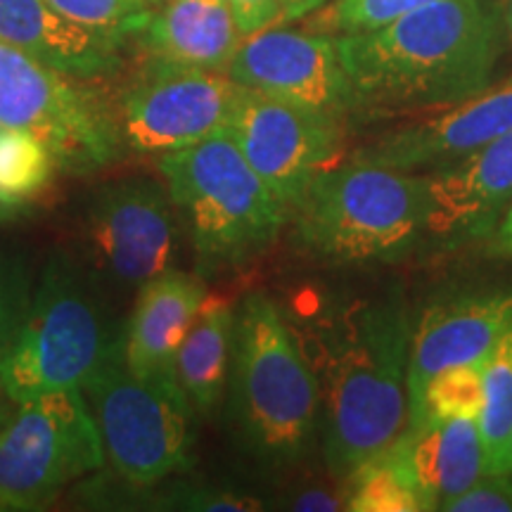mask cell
<instances>
[{
  "label": "cell",
  "mask_w": 512,
  "mask_h": 512,
  "mask_svg": "<svg viewBox=\"0 0 512 512\" xmlns=\"http://www.w3.org/2000/svg\"><path fill=\"white\" fill-rule=\"evenodd\" d=\"M207 290L195 275L164 271L140 285L128 320L121 351L131 373L138 377H174L176 356L192 318Z\"/></svg>",
  "instance_id": "e0dca14e"
},
{
  "label": "cell",
  "mask_w": 512,
  "mask_h": 512,
  "mask_svg": "<svg viewBox=\"0 0 512 512\" xmlns=\"http://www.w3.org/2000/svg\"><path fill=\"white\" fill-rule=\"evenodd\" d=\"M510 325L512 285L453 294L427 306L411 335L406 377L408 425L418 420L427 382L439 370L484 361Z\"/></svg>",
  "instance_id": "9a60e30c"
},
{
  "label": "cell",
  "mask_w": 512,
  "mask_h": 512,
  "mask_svg": "<svg viewBox=\"0 0 512 512\" xmlns=\"http://www.w3.org/2000/svg\"><path fill=\"white\" fill-rule=\"evenodd\" d=\"M57 162L46 143L29 131H0V214L36 202L53 181Z\"/></svg>",
  "instance_id": "cb8c5ba5"
},
{
  "label": "cell",
  "mask_w": 512,
  "mask_h": 512,
  "mask_svg": "<svg viewBox=\"0 0 512 512\" xmlns=\"http://www.w3.org/2000/svg\"><path fill=\"white\" fill-rule=\"evenodd\" d=\"M27 304V283L22 271L15 261L0 256V361L17 335Z\"/></svg>",
  "instance_id": "83f0119b"
},
{
  "label": "cell",
  "mask_w": 512,
  "mask_h": 512,
  "mask_svg": "<svg viewBox=\"0 0 512 512\" xmlns=\"http://www.w3.org/2000/svg\"><path fill=\"white\" fill-rule=\"evenodd\" d=\"M413 323L399 285L332 304L313 330L325 465L344 482L408 425Z\"/></svg>",
  "instance_id": "6da1fadb"
},
{
  "label": "cell",
  "mask_w": 512,
  "mask_h": 512,
  "mask_svg": "<svg viewBox=\"0 0 512 512\" xmlns=\"http://www.w3.org/2000/svg\"><path fill=\"white\" fill-rule=\"evenodd\" d=\"M114 342L91 287L72 261L53 256L0 361V392L12 403H24L62 389H83Z\"/></svg>",
  "instance_id": "8992f818"
},
{
  "label": "cell",
  "mask_w": 512,
  "mask_h": 512,
  "mask_svg": "<svg viewBox=\"0 0 512 512\" xmlns=\"http://www.w3.org/2000/svg\"><path fill=\"white\" fill-rule=\"evenodd\" d=\"M401 444L432 510H444L486 475L477 418H427L406 427Z\"/></svg>",
  "instance_id": "ffe728a7"
},
{
  "label": "cell",
  "mask_w": 512,
  "mask_h": 512,
  "mask_svg": "<svg viewBox=\"0 0 512 512\" xmlns=\"http://www.w3.org/2000/svg\"><path fill=\"white\" fill-rule=\"evenodd\" d=\"M10 406H15V403H12V401L8 399V396L0 392V425H3V422L8 420V415L12 413Z\"/></svg>",
  "instance_id": "d590c367"
},
{
  "label": "cell",
  "mask_w": 512,
  "mask_h": 512,
  "mask_svg": "<svg viewBox=\"0 0 512 512\" xmlns=\"http://www.w3.org/2000/svg\"><path fill=\"white\" fill-rule=\"evenodd\" d=\"M235 311L226 297L207 294L176 356V382L192 411L211 418L228 389L235 344Z\"/></svg>",
  "instance_id": "44dd1931"
},
{
  "label": "cell",
  "mask_w": 512,
  "mask_h": 512,
  "mask_svg": "<svg viewBox=\"0 0 512 512\" xmlns=\"http://www.w3.org/2000/svg\"><path fill=\"white\" fill-rule=\"evenodd\" d=\"M510 475H512V467H510Z\"/></svg>",
  "instance_id": "74e56055"
},
{
  "label": "cell",
  "mask_w": 512,
  "mask_h": 512,
  "mask_svg": "<svg viewBox=\"0 0 512 512\" xmlns=\"http://www.w3.org/2000/svg\"><path fill=\"white\" fill-rule=\"evenodd\" d=\"M290 219L294 242L320 261L399 264L425 240V176L349 157L316 176Z\"/></svg>",
  "instance_id": "277c9868"
},
{
  "label": "cell",
  "mask_w": 512,
  "mask_h": 512,
  "mask_svg": "<svg viewBox=\"0 0 512 512\" xmlns=\"http://www.w3.org/2000/svg\"><path fill=\"white\" fill-rule=\"evenodd\" d=\"M176 508L185 510H228V512H242V510H261L256 498L233 494V491H219L211 486H197V489H188L174 498Z\"/></svg>",
  "instance_id": "f546056e"
},
{
  "label": "cell",
  "mask_w": 512,
  "mask_h": 512,
  "mask_svg": "<svg viewBox=\"0 0 512 512\" xmlns=\"http://www.w3.org/2000/svg\"><path fill=\"white\" fill-rule=\"evenodd\" d=\"M425 240L458 249L494 235L512 202V131L460 162L430 171Z\"/></svg>",
  "instance_id": "2e32d148"
},
{
  "label": "cell",
  "mask_w": 512,
  "mask_h": 512,
  "mask_svg": "<svg viewBox=\"0 0 512 512\" xmlns=\"http://www.w3.org/2000/svg\"><path fill=\"white\" fill-rule=\"evenodd\" d=\"M105 451L83 389L15 403L0 425V510H38L91 475Z\"/></svg>",
  "instance_id": "ba28073f"
},
{
  "label": "cell",
  "mask_w": 512,
  "mask_h": 512,
  "mask_svg": "<svg viewBox=\"0 0 512 512\" xmlns=\"http://www.w3.org/2000/svg\"><path fill=\"white\" fill-rule=\"evenodd\" d=\"M444 512H512V475H482L448 501Z\"/></svg>",
  "instance_id": "f1b7e54d"
},
{
  "label": "cell",
  "mask_w": 512,
  "mask_h": 512,
  "mask_svg": "<svg viewBox=\"0 0 512 512\" xmlns=\"http://www.w3.org/2000/svg\"><path fill=\"white\" fill-rule=\"evenodd\" d=\"M486 475L512 467V325L484 358V406L479 413Z\"/></svg>",
  "instance_id": "603a6c76"
},
{
  "label": "cell",
  "mask_w": 512,
  "mask_h": 512,
  "mask_svg": "<svg viewBox=\"0 0 512 512\" xmlns=\"http://www.w3.org/2000/svg\"><path fill=\"white\" fill-rule=\"evenodd\" d=\"M503 19H505V31H508L512 41V0H503Z\"/></svg>",
  "instance_id": "e575fe53"
},
{
  "label": "cell",
  "mask_w": 512,
  "mask_h": 512,
  "mask_svg": "<svg viewBox=\"0 0 512 512\" xmlns=\"http://www.w3.org/2000/svg\"><path fill=\"white\" fill-rule=\"evenodd\" d=\"M3 128H5V126H3V124H0V131H3Z\"/></svg>",
  "instance_id": "8d00e7d4"
},
{
  "label": "cell",
  "mask_w": 512,
  "mask_h": 512,
  "mask_svg": "<svg viewBox=\"0 0 512 512\" xmlns=\"http://www.w3.org/2000/svg\"><path fill=\"white\" fill-rule=\"evenodd\" d=\"M226 133L290 214L316 176L342 162V119L249 88Z\"/></svg>",
  "instance_id": "30bf717a"
},
{
  "label": "cell",
  "mask_w": 512,
  "mask_h": 512,
  "mask_svg": "<svg viewBox=\"0 0 512 512\" xmlns=\"http://www.w3.org/2000/svg\"><path fill=\"white\" fill-rule=\"evenodd\" d=\"M0 41L74 79L112 74L119 64L121 41L79 27L48 0H0Z\"/></svg>",
  "instance_id": "ac0fdd59"
},
{
  "label": "cell",
  "mask_w": 512,
  "mask_h": 512,
  "mask_svg": "<svg viewBox=\"0 0 512 512\" xmlns=\"http://www.w3.org/2000/svg\"><path fill=\"white\" fill-rule=\"evenodd\" d=\"M508 131H512V81L394 128L358 147L351 157L406 174H430L460 162Z\"/></svg>",
  "instance_id": "5bb4252c"
},
{
  "label": "cell",
  "mask_w": 512,
  "mask_h": 512,
  "mask_svg": "<svg viewBox=\"0 0 512 512\" xmlns=\"http://www.w3.org/2000/svg\"><path fill=\"white\" fill-rule=\"evenodd\" d=\"M347 489V508L351 512H430L422 494L401 434L375 456L363 460L351 475L344 479Z\"/></svg>",
  "instance_id": "7402d4cb"
},
{
  "label": "cell",
  "mask_w": 512,
  "mask_h": 512,
  "mask_svg": "<svg viewBox=\"0 0 512 512\" xmlns=\"http://www.w3.org/2000/svg\"><path fill=\"white\" fill-rule=\"evenodd\" d=\"M242 91L226 72L155 67L121 100V145L138 155H166L223 133Z\"/></svg>",
  "instance_id": "8fae6325"
},
{
  "label": "cell",
  "mask_w": 512,
  "mask_h": 512,
  "mask_svg": "<svg viewBox=\"0 0 512 512\" xmlns=\"http://www.w3.org/2000/svg\"><path fill=\"white\" fill-rule=\"evenodd\" d=\"M143 31L155 67L226 74L245 38L228 0H169Z\"/></svg>",
  "instance_id": "d6986e66"
},
{
  "label": "cell",
  "mask_w": 512,
  "mask_h": 512,
  "mask_svg": "<svg viewBox=\"0 0 512 512\" xmlns=\"http://www.w3.org/2000/svg\"><path fill=\"white\" fill-rule=\"evenodd\" d=\"M105 460L131 484H157L190 467L192 406L174 377L131 373L114 342L83 384Z\"/></svg>",
  "instance_id": "52a82bcc"
},
{
  "label": "cell",
  "mask_w": 512,
  "mask_h": 512,
  "mask_svg": "<svg viewBox=\"0 0 512 512\" xmlns=\"http://www.w3.org/2000/svg\"><path fill=\"white\" fill-rule=\"evenodd\" d=\"M430 3L437 0H332V5L316 12H320V27L344 36L382 29Z\"/></svg>",
  "instance_id": "4316f807"
},
{
  "label": "cell",
  "mask_w": 512,
  "mask_h": 512,
  "mask_svg": "<svg viewBox=\"0 0 512 512\" xmlns=\"http://www.w3.org/2000/svg\"><path fill=\"white\" fill-rule=\"evenodd\" d=\"M72 79L0 41V124L46 143L57 169L91 174L110 166L124 145L117 117Z\"/></svg>",
  "instance_id": "9c48e42d"
},
{
  "label": "cell",
  "mask_w": 512,
  "mask_h": 512,
  "mask_svg": "<svg viewBox=\"0 0 512 512\" xmlns=\"http://www.w3.org/2000/svg\"><path fill=\"white\" fill-rule=\"evenodd\" d=\"M228 5L242 36H249L278 22L280 0H228Z\"/></svg>",
  "instance_id": "4dcf8cb0"
},
{
  "label": "cell",
  "mask_w": 512,
  "mask_h": 512,
  "mask_svg": "<svg viewBox=\"0 0 512 512\" xmlns=\"http://www.w3.org/2000/svg\"><path fill=\"white\" fill-rule=\"evenodd\" d=\"M230 413L249 453L264 463L304 458L320 434V387L309 358L264 292L235 313Z\"/></svg>",
  "instance_id": "3957f363"
},
{
  "label": "cell",
  "mask_w": 512,
  "mask_h": 512,
  "mask_svg": "<svg viewBox=\"0 0 512 512\" xmlns=\"http://www.w3.org/2000/svg\"><path fill=\"white\" fill-rule=\"evenodd\" d=\"M484 406V361L439 370L427 382L415 427L427 418H477Z\"/></svg>",
  "instance_id": "d4e9b609"
},
{
  "label": "cell",
  "mask_w": 512,
  "mask_h": 512,
  "mask_svg": "<svg viewBox=\"0 0 512 512\" xmlns=\"http://www.w3.org/2000/svg\"><path fill=\"white\" fill-rule=\"evenodd\" d=\"M228 76L249 91L335 119L358 110L354 86L339 60L337 38L328 34L283 24L254 31L242 38Z\"/></svg>",
  "instance_id": "7c38bea8"
},
{
  "label": "cell",
  "mask_w": 512,
  "mask_h": 512,
  "mask_svg": "<svg viewBox=\"0 0 512 512\" xmlns=\"http://www.w3.org/2000/svg\"><path fill=\"white\" fill-rule=\"evenodd\" d=\"M157 169L204 275L249 264L278 240L290 219L226 131L159 155Z\"/></svg>",
  "instance_id": "5b68a950"
},
{
  "label": "cell",
  "mask_w": 512,
  "mask_h": 512,
  "mask_svg": "<svg viewBox=\"0 0 512 512\" xmlns=\"http://www.w3.org/2000/svg\"><path fill=\"white\" fill-rule=\"evenodd\" d=\"M285 508L290 510H344L347 508V489L344 494H337V491L328 489V486H304L302 491H297L290 501L285 503Z\"/></svg>",
  "instance_id": "1f68e13d"
},
{
  "label": "cell",
  "mask_w": 512,
  "mask_h": 512,
  "mask_svg": "<svg viewBox=\"0 0 512 512\" xmlns=\"http://www.w3.org/2000/svg\"><path fill=\"white\" fill-rule=\"evenodd\" d=\"M48 3L79 27L117 41L131 31H143L150 19L145 0H48Z\"/></svg>",
  "instance_id": "484cf974"
},
{
  "label": "cell",
  "mask_w": 512,
  "mask_h": 512,
  "mask_svg": "<svg viewBox=\"0 0 512 512\" xmlns=\"http://www.w3.org/2000/svg\"><path fill=\"white\" fill-rule=\"evenodd\" d=\"M330 0H280V12L278 22L275 24H290L297 22V19H304L313 15V12L328 5Z\"/></svg>",
  "instance_id": "d6a6232c"
},
{
  "label": "cell",
  "mask_w": 512,
  "mask_h": 512,
  "mask_svg": "<svg viewBox=\"0 0 512 512\" xmlns=\"http://www.w3.org/2000/svg\"><path fill=\"white\" fill-rule=\"evenodd\" d=\"M491 238H494L491 240V249H494L496 254H503L508 256V259H512V202Z\"/></svg>",
  "instance_id": "836d02e7"
},
{
  "label": "cell",
  "mask_w": 512,
  "mask_h": 512,
  "mask_svg": "<svg viewBox=\"0 0 512 512\" xmlns=\"http://www.w3.org/2000/svg\"><path fill=\"white\" fill-rule=\"evenodd\" d=\"M174 209L169 190L143 178L102 190L88 216V238L102 271L138 287L169 271L178 238Z\"/></svg>",
  "instance_id": "4fadbf2b"
},
{
  "label": "cell",
  "mask_w": 512,
  "mask_h": 512,
  "mask_svg": "<svg viewBox=\"0 0 512 512\" xmlns=\"http://www.w3.org/2000/svg\"><path fill=\"white\" fill-rule=\"evenodd\" d=\"M498 0H437L387 27L337 38L358 107L432 110L494 83L505 53Z\"/></svg>",
  "instance_id": "7a4b0ae2"
}]
</instances>
